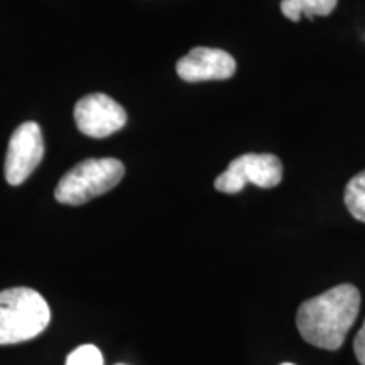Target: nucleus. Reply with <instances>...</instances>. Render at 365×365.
I'll use <instances>...</instances> for the list:
<instances>
[{
    "mask_svg": "<svg viewBox=\"0 0 365 365\" xmlns=\"http://www.w3.org/2000/svg\"><path fill=\"white\" fill-rule=\"evenodd\" d=\"M51 319L48 303L31 287H11L0 293V345L33 340Z\"/></svg>",
    "mask_w": 365,
    "mask_h": 365,
    "instance_id": "f03ea898",
    "label": "nucleus"
},
{
    "mask_svg": "<svg viewBox=\"0 0 365 365\" xmlns=\"http://www.w3.org/2000/svg\"><path fill=\"white\" fill-rule=\"evenodd\" d=\"M339 0H282L281 12L287 19L298 22L301 17L314 19L317 16H328L336 7Z\"/></svg>",
    "mask_w": 365,
    "mask_h": 365,
    "instance_id": "6e6552de",
    "label": "nucleus"
},
{
    "mask_svg": "<svg viewBox=\"0 0 365 365\" xmlns=\"http://www.w3.org/2000/svg\"><path fill=\"white\" fill-rule=\"evenodd\" d=\"M281 365H294V364H289V362H284V364H281Z\"/></svg>",
    "mask_w": 365,
    "mask_h": 365,
    "instance_id": "f8f14e48",
    "label": "nucleus"
},
{
    "mask_svg": "<svg viewBox=\"0 0 365 365\" xmlns=\"http://www.w3.org/2000/svg\"><path fill=\"white\" fill-rule=\"evenodd\" d=\"M237 70L235 59L223 49L193 48L176 63V73L188 83L212 80H228Z\"/></svg>",
    "mask_w": 365,
    "mask_h": 365,
    "instance_id": "0eeeda50",
    "label": "nucleus"
},
{
    "mask_svg": "<svg viewBox=\"0 0 365 365\" xmlns=\"http://www.w3.org/2000/svg\"><path fill=\"white\" fill-rule=\"evenodd\" d=\"M75 122L85 135L103 139L127 124V112L108 95L91 93L76 103Z\"/></svg>",
    "mask_w": 365,
    "mask_h": 365,
    "instance_id": "423d86ee",
    "label": "nucleus"
},
{
    "mask_svg": "<svg viewBox=\"0 0 365 365\" xmlns=\"http://www.w3.org/2000/svg\"><path fill=\"white\" fill-rule=\"evenodd\" d=\"M66 365H103V357L97 346L81 345L68 355Z\"/></svg>",
    "mask_w": 365,
    "mask_h": 365,
    "instance_id": "9d476101",
    "label": "nucleus"
},
{
    "mask_svg": "<svg viewBox=\"0 0 365 365\" xmlns=\"http://www.w3.org/2000/svg\"><path fill=\"white\" fill-rule=\"evenodd\" d=\"M282 180V164L274 154H242L215 180V190L235 195L247 182L259 188H274Z\"/></svg>",
    "mask_w": 365,
    "mask_h": 365,
    "instance_id": "20e7f679",
    "label": "nucleus"
},
{
    "mask_svg": "<svg viewBox=\"0 0 365 365\" xmlns=\"http://www.w3.org/2000/svg\"><path fill=\"white\" fill-rule=\"evenodd\" d=\"M344 200L350 215L365 223V170L349 181Z\"/></svg>",
    "mask_w": 365,
    "mask_h": 365,
    "instance_id": "1a4fd4ad",
    "label": "nucleus"
},
{
    "mask_svg": "<svg viewBox=\"0 0 365 365\" xmlns=\"http://www.w3.org/2000/svg\"><path fill=\"white\" fill-rule=\"evenodd\" d=\"M360 291L340 284L307 299L296 313V327L304 340L323 350H339L357 319Z\"/></svg>",
    "mask_w": 365,
    "mask_h": 365,
    "instance_id": "f257e3e1",
    "label": "nucleus"
},
{
    "mask_svg": "<svg viewBox=\"0 0 365 365\" xmlns=\"http://www.w3.org/2000/svg\"><path fill=\"white\" fill-rule=\"evenodd\" d=\"M354 350H355V357H357L360 365H365V322L357 335H355Z\"/></svg>",
    "mask_w": 365,
    "mask_h": 365,
    "instance_id": "9b49d317",
    "label": "nucleus"
},
{
    "mask_svg": "<svg viewBox=\"0 0 365 365\" xmlns=\"http://www.w3.org/2000/svg\"><path fill=\"white\" fill-rule=\"evenodd\" d=\"M124 173V164L115 158L85 159L59 180L54 198L63 205L78 207L115 188Z\"/></svg>",
    "mask_w": 365,
    "mask_h": 365,
    "instance_id": "7ed1b4c3",
    "label": "nucleus"
},
{
    "mask_svg": "<svg viewBox=\"0 0 365 365\" xmlns=\"http://www.w3.org/2000/svg\"><path fill=\"white\" fill-rule=\"evenodd\" d=\"M44 156L43 132L36 122H24L11 135L7 148L6 180L9 185L19 186L39 166Z\"/></svg>",
    "mask_w": 365,
    "mask_h": 365,
    "instance_id": "39448f33",
    "label": "nucleus"
}]
</instances>
